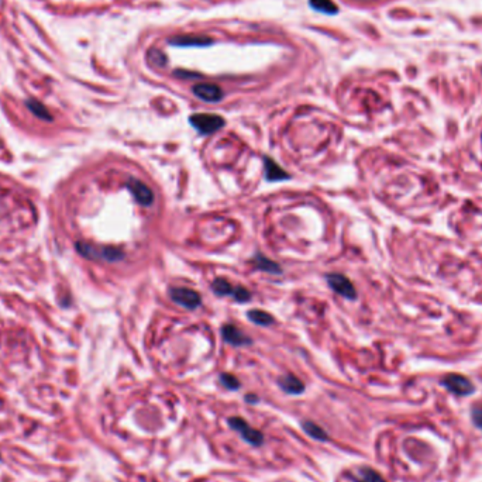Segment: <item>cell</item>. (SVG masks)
<instances>
[{
    "instance_id": "cell-1",
    "label": "cell",
    "mask_w": 482,
    "mask_h": 482,
    "mask_svg": "<svg viewBox=\"0 0 482 482\" xmlns=\"http://www.w3.org/2000/svg\"><path fill=\"white\" fill-rule=\"evenodd\" d=\"M77 250L81 256L90 258V260H103V261L114 262L123 258V252L117 248L112 247H96V245L78 243Z\"/></svg>"
},
{
    "instance_id": "cell-14",
    "label": "cell",
    "mask_w": 482,
    "mask_h": 482,
    "mask_svg": "<svg viewBox=\"0 0 482 482\" xmlns=\"http://www.w3.org/2000/svg\"><path fill=\"white\" fill-rule=\"evenodd\" d=\"M252 265H254L257 269H261V271L268 272V274L278 275L282 272V268H281L276 262L269 260V258L262 256V254H256V256H254V258H252Z\"/></svg>"
},
{
    "instance_id": "cell-7",
    "label": "cell",
    "mask_w": 482,
    "mask_h": 482,
    "mask_svg": "<svg viewBox=\"0 0 482 482\" xmlns=\"http://www.w3.org/2000/svg\"><path fill=\"white\" fill-rule=\"evenodd\" d=\"M127 188L131 192V195L134 196V199L140 203L141 206L148 208L154 203V192L151 188H148L147 185L144 184L143 181L136 178H131L127 182Z\"/></svg>"
},
{
    "instance_id": "cell-17",
    "label": "cell",
    "mask_w": 482,
    "mask_h": 482,
    "mask_svg": "<svg viewBox=\"0 0 482 482\" xmlns=\"http://www.w3.org/2000/svg\"><path fill=\"white\" fill-rule=\"evenodd\" d=\"M303 430L310 436V437H312V439H315V440H320V441L327 440V433H326V432H324L320 426H317V424H315L313 422H305Z\"/></svg>"
},
{
    "instance_id": "cell-16",
    "label": "cell",
    "mask_w": 482,
    "mask_h": 482,
    "mask_svg": "<svg viewBox=\"0 0 482 482\" xmlns=\"http://www.w3.org/2000/svg\"><path fill=\"white\" fill-rule=\"evenodd\" d=\"M309 5L315 10L324 13V14H337L339 13V7L333 0H310Z\"/></svg>"
},
{
    "instance_id": "cell-2",
    "label": "cell",
    "mask_w": 482,
    "mask_h": 482,
    "mask_svg": "<svg viewBox=\"0 0 482 482\" xmlns=\"http://www.w3.org/2000/svg\"><path fill=\"white\" fill-rule=\"evenodd\" d=\"M189 123L193 129H196L200 134H212L224 127L226 121L219 114L213 113H196L189 117Z\"/></svg>"
},
{
    "instance_id": "cell-12",
    "label": "cell",
    "mask_w": 482,
    "mask_h": 482,
    "mask_svg": "<svg viewBox=\"0 0 482 482\" xmlns=\"http://www.w3.org/2000/svg\"><path fill=\"white\" fill-rule=\"evenodd\" d=\"M221 336H223V339L226 343L232 345H247L251 344V339L248 336H245L243 332H240L236 326H233V324H226V326H223L221 328Z\"/></svg>"
},
{
    "instance_id": "cell-15",
    "label": "cell",
    "mask_w": 482,
    "mask_h": 482,
    "mask_svg": "<svg viewBox=\"0 0 482 482\" xmlns=\"http://www.w3.org/2000/svg\"><path fill=\"white\" fill-rule=\"evenodd\" d=\"M247 317H248L252 323L258 324V326H271V324H274L275 321L274 317L269 315L268 312H264V310L260 309L250 310V312L247 313Z\"/></svg>"
},
{
    "instance_id": "cell-6",
    "label": "cell",
    "mask_w": 482,
    "mask_h": 482,
    "mask_svg": "<svg viewBox=\"0 0 482 482\" xmlns=\"http://www.w3.org/2000/svg\"><path fill=\"white\" fill-rule=\"evenodd\" d=\"M326 280H327L328 286L333 289L336 293H339L341 295L343 298L345 299H352L357 298V291H356V288L352 285V282L345 275L341 274H328L326 276Z\"/></svg>"
},
{
    "instance_id": "cell-19",
    "label": "cell",
    "mask_w": 482,
    "mask_h": 482,
    "mask_svg": "<svg viewBox=\"0 0 482 482\" xmlns=\"http://www.w3.org/2000/svg\"><path fill=\"white\" fill-rule=\"evenodd\" d=\"M27 106H29V109H30L33 113L36 114L37 117H41V119H45V120H51V114L48 113L47 109L42 106L41 103H38V102H36V100H30L29 103H27Z\"/></svg>"
},
{
    "instance_id": "cell-10",
    "label": "cell",
    "mask_w": 482,
    "mask_h": 482,
    "mask_svg": "<svg viewBox=\"0 0 482 482\" xmlns=\"http://www.w3.org/2000/svg\"><path fill=\"white\" fill-rule=\"evenodd\" d=\"M264 173H265V179L269 182H280V181H285L289 179L291 176L288 175L286 171H284L280 167L278 162H275L272 158L269 157H264Z\"/></svg>"
},
{
    "instance_id": "cell-13",
    "label": "cell",
    "mask_w": 482,
    "mask_h": 482,
    "mask_svg": "<svg viewBox=\"0 0 482 482\" xmlns=\"http://www.w3.org/2000/svg\"><path fill=\"white\" fill-rule=\"evenodd\" d=\"M278 385H280L282 391H285L289 395H299V393H302L305 391L303 382L300 381L298 376H295L292 374L281 376L278 379Z\"/></svg>"
},
{
    "instance_id": "cell-21",
    "label": "cell",
    "mask_w": 482,
    "mask_h": 482,
    "mask_svg": "<svg viewBox=\"0 0 482 482\" xmlns=\"http://www.w3.org/2000/svg\"><path fill=\"white\" fill-rule=\"evenodd\" d=\"M220 382L221 385H224L227 389H238L240 388V382L238 379L232 374H221L220 375Z\"/></svg>"
},
{
    "instance_id": "cell-3",
    "label": "cell",
    "mask_w": 482,
    "mask_h": 482,
    "mask_svg": "<svg viewBox=\"0 0 482 482\" xmlns=\"http://www.w3.org/2000/svg\"><path fill=\"white\" fill-rule=\"evenodd\" d=\"M212 289L217 296H232L234 300L245 303L251 299V293L244 286H234L224 278H217L212 284Z\"/></svg>"
},
{
    "instance_id": "cell-9",
    "label": "cell",
    "mask_w": 482,
    "mask_h": 482,
    "mask_svg": "<svg viewBox=\"0 0 482 482\" xmlns=\"http://www.w3.org/2000/svg\"><path fill=\"white\" fill-rule=\"evenodd\" d=\"M192 90L196 97L209 103H216L223 99V90L214 84H197Z\"/></svg>"
},
{
    "instance_id": "cell-20",
    "label": "cell",
    "mask_w": 482,
    "mask_h": 482,
    "mask_svg": "<svg viewBox=\"0 0 482 482\" xmlns=\"http://www.w3.org/2000/svg\"><path fill=\"white\" fill-rule=\"evenodd\" d=\"M148 58H149V61L154 64V65L162 66L167 64V58H165L164 53H161L160 49H157V48H151V49H149Z\"/></svg>"
},
{
    "instance_id": "cell-5",
    "label": "cell",
    "mask_w": 482,
    "mask_h": 482,
    "mask_svg": "<svg viewBox=\"0 0 482 482\" xmlns=\"http://www.w3.org/2000/svg\"><path fill=\"white\" fill-rule=\"evenodd\" d=\"M229 424H230V427H232L233 430L238 432V433L241 435V437H243V440L247 441V443H250L252 446H261L262 444L264 436H262L261 432L257 430V428L251 427L244 419H241V417H232V419L229 420Z\"/></svg>"
},
{
    "instance_id": "cell-8",
    "label": "cell",
    "mask_w": 482,
    "mask_h": 482,
    "mask_svg": "<svg viewBox=\"0 0 482 482\" xmlns=\"http://www.w3.org/2000/svg\"><path fill=\"white\" fill-rule=\"evenodd\" d=\"M443 385H444L448 391H451L452 393H455V395H463V396H467V395H470V393L474 391V385L471 384L470 379L463 376V375L457 374L447 375L446 378L443 379Z\"/></svg>"
},
{
    "instance_id": "cell-18",
    "label": "cell",
    "mask_w": 482,
    "mask_h": 482,
    "mask_svg": "<svg viewBox=\"0 0 482 482\" xmlns=\"http://www.w3.org/2000/svg\"><path fill=\"white\" fill-rule=\"evenodd\" d=\"M357 482H385V479L382 478L378 472H375L371 468H361L358 472Z\"/></svg>"
},
{
    "instance_id": "cell-11",
    "label": "cell",
    "mask_w": 482,
    "mask_h": 482,
    "mask_svg": "<svg viewBox=\"0 0 482 482\" xmlns=\"http://www.w3.org/2000/svg\"><path fill=\"white\" fill-rule=\"evenodd\" d=\"M171 45L176 47H206L213 42V38L206 36H176L169 40Z\"/></svg>"
},
{
    "instance_id": "cell-4",
    "label": "cell",
    "mask_w": 482,
    "mask_h": 482,
    "mask_svg": "<svg viewBox=\"0 0 482 482\" xmlns=\"http://www.w3.org/2000/svg\"><path fill=\"white\" fill-rule=\"evenodd\" d=\"M169 296L173 302L179 306H182L188 310L197 309L202 303V296L200 293L193 291L191 288H171L169 289Z\"/></svg>"
},
{
    "instance_id": "cell-22",
    "label": "cell",
    "mask_w": 482,
    "mask_h": 482,
    "mask_svg": "<svg viewBox=\"0 0 482 482\" xmlns=\"http://www.w3.org/2000/svg\"><path fill=\"white\" fill-rule=\"evenodd\" d=\"M471 415H472V420L475 423L476 427L482 430V408H474Z\"/></svg>"
}]
</instances>
